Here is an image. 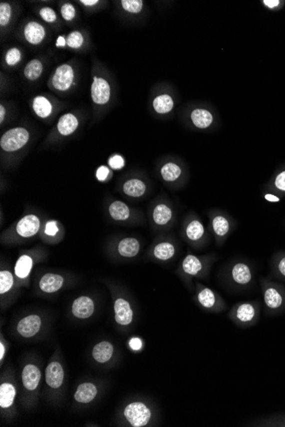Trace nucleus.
<instances>
[{
    "label": "nucleus",
    "instance_id": "obj_26",
    "mask_svg": "<svg viewBox=\"0 0 285 427\" xmlns=\"http://www.w3.org/2000/svg\"><path fill=\"white\" fill-rule=\"evenodd\" d=\"M153 252L159 260H169L175 254V247L170 242H161L156 245Z\"/></svg>",
    "mask_w": 285,
    "mask_h": 427
},
{
    "label": "nucleus",
    "instance_id": "obj_2",
    "mask_svg": "<svg viewBox=\"0 0 285 427\" xmlns=\"http://www.w3.org/2000/svg\"><path fill=\"white\" fill-rule=\"evenodd\" d=\"M124 415L133 427L145 426L151 418V412L146 405L140 401H134L127 405Z\"/></svg>",
    "mask_w": 285,
    "mask_h": 427
},
{
    "label": "nucleus",
    "instance_id": "obj_29",
    "mask_svg": "<svg viewBox=\"0 0 285 427\" xmlns=\"http://www.w3.org/2000/svg\"><path fill=\"white\" fill-rule=\"evenodd\" d=\"M181 172L180 167L178 165L172 163V162L165 164L161 169V177L167 182H173V181L177 180L181 175Z\"/></svg>",
    "mask_w": 285,
    "mask_h": 427
},
{
    "label": "nucleus",
    "instance_id": "obj_31",
    "mask_svg": "<svg viewBox=\"0 0 285 427\" xmlns=\"http://www.w3.org/2000/svg\"><path fill=\"white\" fill-rule=\"evenodd\" d=\"M197 298H198L199 303L201 304V305L206 309L213 308L216 303V298H215L214 292L210 288H207V287L200 291Z\"/></svg>",
    "mask_w": 285,
    "mask_h": 427
},
{
    "label": "nucleus",
    "instance_id": "obj_40",
    "mask_svg": "<svg viewBox=\"0 0 285 427\" xmlns=\"http://www.w3.org/2000/svg\"><path fill=\"white\" fill-rule=\"evenodd\" d=\"M61 14L67 22L72 21L75 17V8L72 4L66 3L61 8Z\"/></svg>",
    "mask_w": 285,
    "mask_h": 427
},
{
    "label": "nucleus",
    "instance_id": "obj_42",
    "mask_svg": "<svg viewBox=\"0 0 285 427\" xmlns=\"http://www.w3.org/2000/svg\"><path fill=\"white\" fill-rule=\"evenodd\" d=\"M109 166L112 169L120 170L122 169L125 166L124 159L122 156L119 155H115L109 160Z\"/></svg>",
    "mask_w": 285,
    "mask_h": 427
},
{
    "label": "nucleus",
    "instance_id": "obj_25",
    "mask_svg": "<svg viewBox=\"0 0 285 427\" xmlns=\"http://www.w3.org/2000/svg\"><path fill=\"white\" fill-rule=\"evenodd\" d=\"M182 267L184 272L192 276L198 275L202 270V262L197 257L194 255H188L184 258Z\"/></svg>",
    "mask_w": 285,
    "mask_h": 427
},
{
    "label": "nucleus",
    "instance_id": "obj_14",
    "mask_svg": "<svg viewBox=\"0 0 285 427\" xmlns=\"http://www.w3.org/2000/svg\"><path fill=\"white\" fill-rule=\"evenodd\" d=\"M79 126L78 119L73 114H65L58 120V130L61 135L69 136L76 131Z\"/></svg>",
    "mask_w": 285,
    "mask_h": 427
},
{
    "label": "nucleus",
    "instance_id": "obj_1",
    "mask_svg": "<svg viewBox=\"0 0 285 427\" xmlns=\"http://www.w3.org/2000/svg\"><path fill=\"white\" fill-rule=\"evenodd\" d=\"M29 140V132L23 127H16L4 133L0 147L6 152H15L25 146Z\"/></svg>",
    "mask_w": 285,
    "mask_h": 427
},
{
    "label": "nucleus",
    "instance_id": "obj_53",
    "mask_svg": "<svg viewBox=\"0 0 285 427\" xmlns=\"http://www.w3.org/2000/svg\"><path fill=\"white\" fill-rule=\"evenodd\" d=\"M0 349H1V354H0V360H3L4 355H5V352H6V349H5V346H4V344L1 343L0 344Z\"/></svg>",
    "mask_w": 285,
    "mask_h": 427
},
{
    "label": "nucleus",
    "instance_id": "obj_30",
    "mask_svg": "<svg viewBox=\"0 0 285 427\" xmlns=\"http://www.w3.org/2000/svg\"><path fill=\"white\" fill-rule=\"evenodd\" d=\"M185 232H186L188 238L190 239V241H199L200 239H202V236L204 235V226L202 225L200 221H191L186 227Z\"/></svg>",
    "mask_w": 285,
    "mask_h": 427
},
{
    "label": "nucleus",
    "instance_id": "obj_38",
    "mask_svg": "<svg viewBox=\"0 0 285 427\" xmlns=\"http://www.w3.org/2000/svg\"><path fill=\"white\" fill-rule=\"evenodd\" d=\"M12 18V6L8 3L0 4V25H8Z\"/></svg>",
    "mask_w": 285,
    "mask_h": 427
},
{
    "label": "nucleus",
    "instance_id": "obj_9",
    "mask_svg": "<svg viewBox=\"0 0 285 427\" xmlns=\"http://www.w3.org/2000/svg\"><path fill=\"white\" fill-rule=\"evenodd\" d=\"M64 378V368L58 361L51 362L46 370V381L50 387L58 389L63 384Z\"/></svg>",
    "mask_w": 285,
    "mask_h": 427
},
{
    "label": "nucleus",
    "instance_id": "obj_33",
    "mask_svg": "<svg viewBox=\"0 0 285 427\" xmlns=\"http://www.w3.org/2000/svg\"><path fill=\"white\" fill-rule=\"evenodd\" d=\"M255 315V310L253 305L248 303H244L239 305L236 310V318L241 322H248L252 321Z\"/></svg>",
    "mask_w": 285,
    "mask_h": 427
},
{
    "label": "nucleus",
    "instance_id": "obj_39",
    "mask_svg": "<svg viewBox=\"0 0 285 427\" xmlns=\"http://www.w3.org/2000/svg\"><path fill=\"white\" fill-rule=\"evenodd\" d=\"M22 58L21 52L18 48H12L9 50L6 55V62L9 66H15L19 63Z\"/></svg>",
    "mask_w": 285,
    "mask_h": 427
},
{
    "label": "nucleus",
    "instance_id": "obj_16",
    "mask_svg": "<svg viewBox=\"0 0 285 427\" xmlns=\"http://www.w3.org/2000/svg\"><path fill=\"white\" fill-rule=\"evenodd\" d=\"M114 353V347L110 342L103 341L96 344L92 350V356L99 363L110 361Z\"/></svg>",
    "mask_w": 285,
    "mask_h": 427
},
{
    "label": "nucleus",
    "instance_id": "obj_7",
    "mask_svg": "<svg viewBox=\"0 0 285 427\" xmlns=\"http://www.w3.org/2000/svg\"><path fill=\"white\" fill-rule=\"evenodd\" d=\"M95 305L92 298L87 296H81L76 298L72 305L73 315L80 319L89 318L94 313Z\"/></svg>",
    "mask_w": 285,
    "mask_h": 427
},
{
    "label": "nucleus",
    "instance_id": "obj_20",
    "mask_svg": "<svg viewBox=\"0 0 285 427\" xmlns=\"http://www.w3.org/2000/svg\"><path fill=\"white\" fill-rule=\"evenodd\" d=\"M123 191L126 195L133 198H138L146 191V185L139 179H130L123 185Z\"/></svg>",
    "mask_w": 285,
    "mask_h": 427
},
{
    "label": "nucleus",
    "instance_id": "obj_45",
    "mask_svg": "<svg viewBox=\"0 0 285 427\" xmlns=\"http://www.w3.org/2000/svg\"><path fill=\"white\" fill-rule=\"evenodd\" d=\"M275 184L277 189L285 191V172L280 173L279 175L276 177Z\"/></svg>",
    "mask_w": 285,
    "mask_h": 427
},
{
    "label": "nucleus",
    "instance_id": "obj_35",
    "mask_svg": "<svg viewBox=\"0 0 285 427\" xmlns=\"http://www.w3.org/2000/svg\"><path fill=\"white\" fill-rule=\"evenodd\" d=\"M14 285V276L8 270L0 272V293L5 294L9 292Z\"/></svg>",
    "mask_w": 285,
    "mask_h": 427
},
{
    "label": "nucleus",
    "instance_id": "obj_11",
    "mask_svg": "<svg viewBox=\"0 0 285 427\" xmlns=\"http://www.w3.org/2000/svg\"><path fill=\"white\" fill-rule=\"evenodd\" d=\"M64 282V277L62 275L48 273L41 279L40 288L46 293H53L62 288Z\"/></svg>",
    "mask_w": 285,
    "mask_h": 427
},
{
    "label": "nucleus",
    "instance_id": "obj_21",
    "mask_svg": "<svg viewBox=\"0 0 285 427\" xmlns=\"http://www.w3.org/2000/svg\"><path fill=\"white\" fill-rule=\"evenodd\" d=\"M33 109L35 114L40 118L49 117L52 113V105L47 98L39 96L33 101Z\"/></svg>",
    "mask_w": 285,
    "mask_h": 427
},
{
    "label": "nucleus",
    "instance_id": "obj_3",
    "mask_svg": "<svg viewBox=\"0 0 285 427\" xmlns=\"http://www.w3.org/2000/svg\"><path fill=\"white\" fill-rule=\"evenodd\" d=\"M74 78L75 72L72 67L69 64H63L56 69L52 77V86L59 92H65L72 86Z\"/></svg>",
    "mask_w": 285,
    "mask_h": 427
},
{
    "label": "nucleus",
    "instance_id": "obj_41",
    "mask_svg": "<svg viewBox=\"0 0 285 427\" xmlns=\"http://www.w3.org/2000/svg\"><path fill=\"white\" fill-rule=\"evenodd\" d=\"M40 16L45 22L48 23H55L57 21V15L54 10L50 7H44L40 11Z\"/></svg>",
    "mask_w": 285,
    "mask_h": 427
},
{
    "label": "nucleus",
    "instance_id": "obj_36",
    "mask_svg": "<svg viewBox=\"0 0 285 427\" xmlns=\"http://www.w3.org/2000/svg\"><path fill=\"white\" fill-rule=\"evenodd\" d=\"M67 46L72 49H79L83 45L84 38L81 33L74 31L70 33L66 40Z\"/></svg>",
    "mask_w": 285,
    "mask_h": 427
},
{
    "label": "nucleus",
    "instance_id": "obj_48",
    "mask_svg": "<svg viewBox=\"0 0 285 427\" xmlns=\"http://www.w3.org/2000/svg\"><path fill=\"white\" fill-rule=\"evenodd\" d=\"M81 3L86 6H93L98 3V0H81Z\"/></svg>",
    "mask_w": 285,
    "mask_h": 427
},
{
    "label": "nucleus",
    "instance_id": "obj_43",
    "mask_svg": "<svg viewBox=\"0 0 285 427\" xmlns=\"http://www.w3.org/2000/svg\"><path fill=\"white\" fill-rule=\"evenodd\" d=\"M58 231H59V229H58V223L56 221H49L46 224V228H45V232H46V235L53 236V235H57Z\"/></svg>",
    "mask_w": 285,
    "mask_h": 427
},
{
    "label": "nucleus",
    "instance_id": "obj_17",
    "mask_svg": "<svg viewBox=\"0 0 285 427\" xmlns=\"http://www.w3.org/2000/svg\"><path fill=\"white\" fill-rule=\"evenodd\" d=\"M231 276L234 281L240 285L248 284L252 279L249 268L243 263H237L234 265L231 270Z\"/></svg>",
    "mask_w": 285,
    "mask_h": 427
},
{
    "label": "nucleus",
    "instance_id": "obj_15",
    "mask_svg": "<svg viewBox=\"0 0 285 427\" xmlns=\"http://www.w3.org/2000/svg\"><path fill=\"white\" fill-rule=\"evenodd\" d=\"M140 250L139 241L135 238L127 237L119 242L118 252L124 258H134Z\"/></svg>",
    "mask_w": 285,
    "mask_h": 427
},
{
    "label": "nucleus",
    "instance_id": "obj_51",
    "mask_svg": "<svg viewBox=\"0 0 285 427\" xmlns=\"http://www.w3.org/2000/svg\"><path fill=\"white\" fill-rule=\"evenodd\" d=\"M5 115H6V109L4 108L3 105H0V122L1 123L5 120Z\"/></svg>",
    "mask_w": 285,
    "mask_h": 427
},
{
    "label": "nucleus",
    "instance_id": "obj_37",
    "mask_svg": "<svg viewBox=\"0 0 285 427\" xmlns=\"http://www.w3.org/2000/svg\"><path fill=\"white\" fill-rule=\"evenodd\" d=\"M121 6L126 12L130 13H139L143 9V1L141 0H122Z\"/></svg>",
    "mask_w": 285,
    "mask_h": 427
},
{
    "label": "nucleus",
    "instance_id": "obj_32",
    "mask_svg": "<svg viewBox=\"0 0 285 427\" xmlns=\"http://www.w3.org/2000/svg\"><path fill=\"white\" fill-rule=\"evenodd\" d=\"M264 299H265V304L271 309L279 308L282 303V296L280 295L279 292L272 287L268 288L265 291Z\"/></svg>",
    "mask_w": 285,
    "mask_h": 427
},
{
    "label": "nucleus",
    "instance_id": "obj_12",
    "mask_svg": "<svg viewBox=\"0 0 285 427\" xmlns=\"http://www.w3.org/2000/svg\"><path fill=\"white\" fill-rule=\"evenodd\" d=\"M24 36L29 43L39 45L45 39L46 31L44 27L40 23L30 22L24 28Z\"/></svg>",
    "mask_w": 285,
    "mask_h": 427
},
{
    "label": "nucleus",
    "instance_id": "obj_10",
    "mask_svg": "<svg viewBox=\"0 0 285 427\" xmlns=\"http://www.w3.org/2000/svg\"><path fill=\"white\" fill-rule=\"evenodd\" d=\"M22 378H23V385L27 390H35L41 380V370L35 365H27L23 368Z\"/></svg>",
    "mask_w": 285,
    "mask_h": 427
},
{
    "label": "nucleus",
    "instance_id": "obj_28",
    "mask_svg": "<svg viewBox=\"0 0 285 427\" xmlns=\"http://www.w3.org/2000/svg\"><path fill=\"white\" fill-rule=\"evenodd\" d=\"M43 72V64L41 61L34 59L27 64L24 69V76L29 81H36Z\"/></svg>",
    "mask_w": 285,
    "mask_h": 427
},
{
    "label": "nucleus",
    "instance_id": "obj_4",
    "mask_svg": "<svg viewBox=\"0 0 285 427\" xmlns=\"http://www.w3.org/2000/svg\"><path fill=\"white\" fill-rule=\"evenodd\" d=\"M41 225V219L38 216L29 214L18 221L16 230L21 237L30 238L39 232Z\"/></svg>",
    "mask_w": 285,
    "mask_h": 427
},
{
    "label": "nucleus",
    "instance_id": "obj_34",
    "mask_svg": "<svg viewBox=\"0 0 285 427\" xmlns=\"http://www.w3.org/2000/svg\"><path fill=\"white\" fill-rule=\"evenodd\" d=\"M213 229L219 236H225L230 230V224L223 216H216L213 219Z\"/></svg>",
    "mask_w": 285,
    "mask_h": 427
},
{
    "label": "nucleus",
    "instance_id": "obj_46",
    "mask_svg": "<svg viewBox=\"0 0 285 427\" xmlns=\"http://www.w3.org/2000/svg\"><path fill=\"white\" fill-rule=\"evenodd\" d=\"M129 345L133 350H139L142 348V340L139 338H131V340L129 341Z\"/></svg>",
    "mask_w": 285,
    "mask_h": 427
},
{
    "label": "nucleus",
    "instance_id": "obj_8",
    "mask_svg": "<svg viewBox=\"0 0 285 427\" xmlns=\"http://www.w3.org/2000/svg\"><path fill=\"white\" fill-rule=\"evenodd\" d=\"M115 318L121 326H128L133 318V312L129 302L124 298H118L114 305Z\"/></svg>",
    "mask_w": 285,
    "mask_h": 427
},
{
    "label": "nucleus",
    "instance_id": "obj_47",
    "mask_svg": "<svg viewBox=\"0 0 285 427\" xmlns=\"http://www.w3.org/2000/svg\"><path fill=\"white\" fill-rule=\"evenodd\" d=\"M264 4H265V6H268V7H270V8H273L275 6L279 5V1L278 0H265Z\"/></svg>",
    "mask_w": 285,
    "mask_h": 427
},
{
    "label": "nucleus",
    "instance_id": "obj_6",
    "mask_svg": "<svg viewBox=\"0 0 285 427\" xmlns=\"http://www.w3.org/2000/svg\"><path fill=\"white\" fill-rule=\"evenodd\" d=\"M41 327V319L39 315H31L22 319L18 325V331L24 338L36 335Z\"/></svg>",
    "mask_w": 285,
    "mask_h": 427
},
{
    "label": "nucleus",
    "instance_id": "obj_13",
    "mask_svg": "<svg viewBox=\"0 0 285 427\" xmlns=\"http://www.w3.org/2000/svg\"><path fill=\"white\" fill-rule=\"evenodd\" d=\"M98 394V389L92 383L80 384L75 394V399L81 403H89L93 401Z\"/></svg>",
    "mask_w": 285,
    "mask_h": 427
},
{
    "label": "nucleus",
    "instance_id": "obj_18",
    "mask_svg": "<svg viewBox=\"0 0 285 427\" xmlns=\"http://www.w3.org/2000/svg\"><path fill=\"white\" fill-rule=\"evenodd\" d=\"M153 220L157 225L163 226L169 223L173 217V212L170 207L165 204H159L153 211Z\"/></svg>",
    "mask_w": 285,
    "mask_h": 427
},
{
    "label": "nucleus",
    "instance_id": "obj_50",
    "mask_svg": "<svg viewBox=\"0 0 285 427\" xmlns=\"http://www.w3.org/2000/svg\"><path fill=\"white\" fill-rule=\"evenodd\" d=\"M278 270L282 275L285 276V258H282V260L280 261L278 264Z\"/></svg>",
    "mask_w": 285,
    "mask_h": 427
},
{
    "label": "nucleus",
    "instance_id": "obj_23",
    "mask_svg": "<svg viewBox=\"0 0 285 427\" xmlns=\"http://www.w3.org/2000/svg\"><path fill=\"white\" fill-rule=\"evenodd\" d=\"M191 121L197 128L204 129L213 122V115L205 109H195L190 115Z\"/></svg>",
    "mask_w": 285,
    "mask_h": 427
},
{
    "label": "nucleus",
    "instance_id": "obj_19",
    "mask_svg": "<svg viewBox=\"0 0 285 427\" xmlns=\"http://www.w3.org/2000/svg\"><path fill=\"white\" fill-rule=\"evenodd\" d=\"M109 212L115 221H125L130 217V208L127 204L121 201H115L110 204Z\"/></svg>",
    "mask_w": 285,
    "mask_h": 427
},
{
    "label": "nucleus",
    "instance_id": "obj_44",
    "mask_svg": "<svg viewBox=\"0 0 285 427\" xmlns=\"http://www.w3.org/2000/svg\"><path fill=\"white\" fill-rule=\"evenodd\" d=\"M109 174H110L109 167L101 166V167H98V170H97L96 177L98 178V181L103 182V181L106 180V178L109 177Z\"/></svg>",
    "mask_w": 285,
    "mask_h": 427
},
{
    "label": "nucleus",
    "instance_id": "obj_49",
    "mask_svg": "<svg viewBox=\"0 0 285 427\" xmlns=\"http://www.w3.org/2000/svg\"><path fill=\"white\" fill-rule=\"evenodd\" d=\"M66 45V40L64 39V37H63V36H59V37L58 38V41H57V46H58V47H64Z\"/></svg>",
    "mask_w": 285,
    "mask_h": 427
},
{
    "label": "nucleus",
    "instance_id": "obj_24",
    "mask_svg": "<svg viewBox=\"0 0 285 427\" xmlns=\"http://www.w3.org/2000/svg\"><path fill=\"white\" fill-rule=\"evenodd\" d=\"M33 268V259L29 255L21 256L15 266V273L18 278L25 279L29 276Z\"/></svg>",
    "mask_w": 285,
    "mask_h": 427
},
{
    "label": "nucleus",
    "instance_id": "obj_27",
    "mask_svg": "<svg viewBox=\"0 0 285 427\" xmlns=\"http://www.w3.org/2000/svg\"><path fill=\"white\" fill-rule=\"evenodd\" d=\"M153 107L158 114H167L173 108V101L168 95H161L154 99Z\"/></svg>",
    "mask_w": 285,
    "mask_h": 427
},
{
    "label": "nucleus",
    "instance_id": "obj_5",
    "mask_svg": "<svg viewBox=\"0 0 285 427\" xmlns=\"http://www.w3.org/2000/svg\"><path fill=\"white\" fill-rule=\"evenodd\" d=\"M91 94L94 104L99 105L107 104L110 98V84L103 78H93Z\"/></svg>",
    "mask_w": 285,
    "mask_h": 427
},
{
    "label": "nucleus",
    "instance_id": "obj_52",
    "mask_svg": "<svg viewBox=\"0 0 285 427\" xmlns=\"http://www.w3.org/2000/svg\"><path fill=\"white\" fill-rule=\"evenodd\" d=\"M265 199L269 201H279V199L276 197L275 195H265Z\"/></svg>",
    "mask_w": 285,
    "mask_h": 427
},
{
    "label": "nucleus",
    "instance_id": "obj_22",
    "mask_svg": "<svg viewBox=\"0 0 285 427\" xmlns=\"http://www.w3.org/2000/svg\"><path fill=\"white\" fill-rule=\"evenodd\" d=\"M16 389L12 384L4 383L0 386V406L2 408H8L14 403Z\"/></svg>",
    "mask_w": 285,
    "mask_h": 427
}]
</instances>
